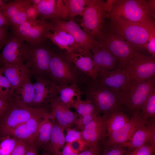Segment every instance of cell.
Segmentation results:
<instances>
[{
    "label": "cell",
    "instance_id": "obj_1",
    "mask_svg": "<svg viewBox=\"0 0 155 155\" xmlns=\"http://www.w3.org/2000/svg\"><path fill=\"white\" fill-rule=\"evenodd\" d=\"M108 18L120 19L155 29V22L148 9L147 0H115Z\"/></svg>",
    "mask_w": 155,
    "mask_h": 155
},
{
    "label": "cell",
    "instance_id": "obj_2",
    "mask_svg": "<svg viewBox=\"0 0 155 155\" xmlns=\"http://www.w3.org/2000/svg\"><path fill=\"white\" fill-rule=\"evenodd\" d=\"M97 41L98 46L107 50L115 57L118 67L125 70L130 61L140 53L123 38L105 26Z\"/></svg>",
    "mask_w": 155,
    "mask_h": 155
},
{
    "label": "cell",
    "instance_id": "obj_3",
    "mask_svg": "<svg viewBox=\"0 0 155 155\" xmlns=\"http://www.w3.org/2000/svg\"><path fill=\"white\" fill-rule=\"evenodd\" d=\"M108 28L119 35L140 52L147 44L155 29L116 18H109Z\"/></svg>",
    "mask_w": 155,
    "mask_h": 155
},
{
    "label": "cell",
    "instance_id": "obj_4",
    "mask_svg": "<svg viewBox=\"0 0 155 155\" xmlns=\"http://www.w3.org/2000/svg\"><path fill=\"white\" fill-rule=\"evenodd\" d=\"M155 90V77L140 82L131 79L125 89L119 93V101L133 114L139 113L142 107Z\"/></svg>",
    "mask_w": 155,
    "mask_h": 155
},
{
    "label": "cell",
    "instance_id": "obj_5",
    "mask_svg": "<svg viewBox=\"0 0 155 155\" xmlns=\"http://www.w3.org/2000/svg\"><path fill=\"white\" fill-rule=\"evenodd\" d=\"M48 109L47 106L36 108L28 107L12 98L0 115V139L17 126Z\"/></svg>",
    "mask_w": 155,
    "mask_h": 155
},
{
    "label": "cell",
    "instance_id": "obj_6",
    "mask_svg": "<svg viewBox=\"0 0 155 155\" xmlns=\"http://www.w3.org/2000/svg\"><path fill=\"white\" fill-rule=\"evenodd\" d=\"M86 93V99L91 100L98 114L109 116L112 113L121 111L123 106L118 98L119 93L95 81Z\"/></svg>",
    "mask_w": 155,
    "mask_h": 155
},
{
    "label": "cell",
    "instance_id": "obj_7",
    "mask_svg": "<svg viewBox=\"0 0 155 155\" xmlns=\"http://www.w3.org/2000/svg\"><path fill=\"white\" fill-rule=\"evenodd\" d=\"M80 20L84 31L92 39L97 41L104 26V21L108 18L105 1L89 0Z\"/></svg>",
    "mask_w": 155,
    "mask_h": 155
},
{
    "label": "cell",
    "instance_id": "obj_8",
    "mask_svg": "<svg viewBox=\"0 0 155 155\" xmlns=\"http://www.w3.org/2000/svg\"><path fill=\"white\" fill-rule=\"evenodd\" d=\"M51 52L48 75L51 81L59 86L77 84L81 78V72L64 57Z\"/></svg>",
    "mask_w": 155,
    "mask_h": 155
},
{
    "label": "cell",
    "instance_id": "obj_9",
    "mask_svg": "<svg viewBox=\"0 0 155 155\" xmlns=\"http://www.w3.org/2000/svg\"><path fill=\"white\" fill-rule=\"evenodd\" d=\"M51 28L49 21L27 19L22 24L11 28L13 34L29 45H35L48 39L47 35Z\"/></svg>",
    "mask_w": 155,
    "mask_h": 155
},
{
    "label": "cell",
    "instance_id": "obj_10",
    "mask_svg": "<svg viewBox=\"0 0 155 155\" xmlns=\"http://www.w3.org/2000/svg\"><path fill=\"white\" fill-rule=\"evenodd\" d=\"M29 45V50L25 64L32 74L44 77L48 75L51 52L42 44Z\"/></svg>",
    "mask_w": 155,
    "mask_h": 155
},
{
    "label": "cell",
    "instance_id": "obj_11",
    "mask_svg": "<svg viewBox=\"0 0 155 155\" xmlns=\"http://www.w3.org/2000/svg\"><path fill=\"white\" fill-rule=\"evenodd\" d=\"M29 50L27 43L12 33L0 53L1 65L5 63L24 64Z\"/></svg>",
    "mask_w": 155,
    "mask_h": 155
},
{
    "label": "cell",
    "instance_id": "obj_12",
    "mask_svg": "<svg viewBox=\"0 0 155 155\" xmlns=\"http://www.w3.org/2000/svg\"><path fill=\"white\" fill-rule=\"evenodd\" d=\"M131 79L142 82L155 76V59L141 53L132 59L125 69Z\"/></svg>",
    "mask_w": 155,
    "mask_h": 155
},
{
    "label": "cell",
    "instance_id": "obj_13",
    "mask_svg": "<svg viewBox=\"0 0 155 155\" xmlns=\"http://www.w3.org/2000/svg\"><path fill=\"white\" fill-rule=\"evenodd\" d=\"M147 122L142 118L139 113L134 114L128 122L109 134L107 139L103 142L105 148L121 144L129 140L135 131L141 126L146 124Z\"/></svg>",
    "mask_w": 155,
    "mask_h": 155
},
{
    "label": "cell",
    "instance_id": "obj_14",
    "mask_svg": "<svg viewBox=\"0 0 155 155\" xmlns=\"http://www.w3.org/2000/svg\"><path fill=\"white\" fill-rule=\"evenodd\" d=\"M34 93L32 107L46 106L58 96V85L41 76H36Z\"/></svg>",
    "mask_w": 155,
    "mask_h": 155
},
{
    "label": "cell",
    "instance_id": "obj_15",
    "mask_svg": "<svg viewBox=\"0 0 155 155\" xmlns=\"http://www.w3.org/2000/svg\"><path fill=\"white\" fill-rule=\"evenodd\" d=\"M107 117L97 115L81 131L82 139L88 148L92 144L103 142L108 137L105 122Z\"/></svg>",
    "mask_w": 155,
    "mask_h": 155
},
{
    "label": "cell",
    "instance_id": "obj_16",
    "mask_svg": "<svg viewBox=\"0 0 155 155\" xmlns=\"http://www.w3.org/2000/svg\"><path fill=\"white\" fill-rule=\"evenodd\" d=\"M49 22L51 25V30L47 35L49 39L62 50L68 52L81 53L83 51L81 47L77 43L72 35L52 20Z\"/></svg>",
    "mask_w": 155,
    "mask_h": 155
},
{
    "label": "cell",
    "instance_id": "obj_17",
    "mask_svg": "<svg viewBox=\"0 0 155 155\" xmlns=\"http://www.w3.org/2000/svg\"><path fill=\"white\" fill-rule=\"evenodd\" d=\"M131 78L125 70L121 68L110 70H102L96 81L104 86L117 92L123 91Z\"/></svg>",
    "mask_w": 155,
    "mask_h": 155
},
{
    "label": "cell",
    "instance_id": "obj_18",
    "mask_svg": "<svg viewBox=\"0 0 155 155\" xmlns=\"http://www.w3.org/2000/svg\"><path fill=\"white\" fill-rule=\"evenodd\" d=\"M63 56L81 73L89 77L93 81L96 80L99 72L94 63L91 51H83L81 53L65 51Z\"/></svg>",
    "mask_w": 155,
    "mask_h": 155
},
{
    "label": "cell",
    "instance_id": "obj_19",
    "mask_svg": "<svg viewBox=\"0 0 155 155\" xmlns=\"http://www.w3.org/2000/svg\"><path fill=\"white\" fill-rule=\"evenodd\" d=\"M51 20L68 32L83 51H91L98 46V42L90 38L73 20L69 21L59 19Z\"/></svg>",
    "mask_w": 155,
    "mask_h": 155
},
{
    "label": "cell",
    "instance_id": "obj_20",
    "mask_svg": "<svg viewBox=\"0 0 155 155\" xmlns=\"http://www.w3.org/2000/svg\"><path fill=\"white\" fill-rule=\"evenodd\" d=\"M51 111L48 109L33 116L9 131L4 137L9 136L27 142H31L42 119Z\"/></svg>",
    "mask_w": 155,
    "mask_h": 155
},
{
    "label": "cell",
    "instance_id": "obj_21",
    "mask_svg": "<svg viewBox=\"0 0 155 155\" xmlns=\"http://www.w3.org/2000/svg\"><path fill=\"white\" fill-rule=\"evenodd\" d=\"M31 4V0H15L1 7L3 13L9 21L11 28L22 24L27 20L26 10Z\"/></svg>",
    "mask_w": 155,
    "mask_h": 155
},
{
    "label": "cell",
    "instance_id": "obj_22",
    "mask_svg": "<svg viewBox=\"0 0 155 155\" xmlns=\"http://www.w3.org/2000/svg\"><path fill=\"white\" fill-rule=\"evenodd\" d=\"M39 20L67 19V12L63 0H41L38 6Z\"/></svg>",
    "mask_w": 155,
    "mask_h": 155
},
{
    "label": "cell",
    "instance_id": "obj_23",
    "mask_svg": "<svg viewBox=\"0 0 155 155\" xmlns=\"http://www.w3.org/2000/svg\"><path fill=\"white\" fill-rule=\"evenodd\" d=\"M55 119L52 111L42 118L32 141L38 149H46L49 145Z\"/></svg>",
    "mask_w": 155,
    "mask_h": 155
},
{
    "label": "cell",
    "instance_id": "obj_24",
    "mask_svg": "<svg viewBox=\"0 0 155 155\" xmlns=\"http://www.w3.org/2000/svg\"><path fill=\"white\" fill-rule=\"evenodd\" d=\"M49 104L55 119L64 130L75 124L78 119L77 115L71 111L58 96L52 100Z\"/></svg>",
    "mask_w": 155,
    "mask_h": 155
},
{
    "label": "cell",
    "instance_id": "obj_25",
    "mask_svg": "<svg viewBox=\"0 0 155 155\" xmlns=\"http://www.w3.org/2000/svg\"><path fill=\"white\" fill-rule=\"evenodd\" d=\"M2 66L5 75L14 89L30 78L32 73L25 64L5 63Z\"/></svg>",
    "mask_w": 155,
    "mask_h": 155
},
{
    "label": "cell",
    "instance_id": "obj_26",
    "mask_svg": "<svg viewBox=\"0 0 155 155\" xmlns=\"http://www.w3.org/2000/svg\"><path fill=\"white\" fill-rule=\"evenodd\" d=\"M91 51L94 63L99 72L118 68L116 59L107 50L97 46Z\"/></svg>",
    "mask_w": 155,
    "mask_h": 155
},
{
    "label": "cell",
    "instance_id": "obj_27",
    "mask_svg": "<svg viewBox=\"0 0 155 155\" xmlns=\"http://www.w3.org/2000/svg\"><path fill=\"white\" fill-rule=\"evenodd\" d=\"M34 93V84L29 78L14 89L12 98L23 105L32 107Z\"/></svg>",
    "mask_w": 155,
    "mask_h": 155
},
{
    "label": "cell",
    "instance_id": "obj_28",
    "mask_svg": "<svg viewBox=\"0 0 155 155\" xmlns=\"http://www.w3.org/2000/svg\"><path fill=\"white\" fill-rule=\"evenodd\" d=\"M64 130L55 119L50 142L45 149L51 155H61L60 149L63 148L65 142Z\"/></svg>",
    "mask_w": 155,
    "mask_h": 155
},
{
    "label": "cell",
    "instance_id": "obj_29",
    "mask_svg": "<svg viewBox=\"0 0 155 155\" xmlns=\"http://www.w3.org/2000/svg\"><path fill=\"white\" fill-rule=\"evenodd\" d=\"M58 90L59 98L69 108H73L77 100L81 98L82 93L76 84L58 85Z\"/></svg>",
    "mask_w": 155,
    "mask_h": 155
},
{
    "label": "cell",
    "instance_id": "obj_30",
    "mask_svg": "<svg viewBox=\"0 0 155 155\" xmlns=\"http://www.w3.org/2000/svg\"><path fill=\"white\" fill-rule=\"evenodd\" d=\"M146 124L139 127L129 140L121 144L127 148L134 149L148 142L149 130Z\"/></svg>",
    "mask_w": 155,
    "mask_h": 155
},
{
    "label": "cell",
    "instance_id": "obj_31",
    "mask_svg": "<svg viewBox=\"0 0 155 155\" xmlns=\"http://www.w3.org/2000/svg\"><path fill=\"white\" fill-rule=\"evenodd\" d=\"M129 120L128 116L121 111L111 114L107 117L105 122L108 135L128 122Z\"/></svg>",
    "mask_w": 155,
    "mask_h": 155
},
{
    "label": "cell",
    "instance_id": "obj_32",
    "mask_svg": "<svg viewBox=\"0 0 155 155\" xmlns=\"http://www.w3.org/2000/svg\"><path fill=\"white\" fill-rule=\"evenodd\" d=\"M89 0H63L67 12V18L72 20L76 16L82 17Z\"/></svg>",
    "mask_w": 155,
    "mask_h": 155
},
{
    "label": "cell",
    "instance_id": "obj_33",
    "mask_svg": "<svg viewBox=\"0 0 155 155\" xmlns=\"http://www.w3.org/2000/svg\"><path fill=\"white\" fill-rule=\"evenodd\" d=\"M139 114L145 121L155 116V90L151 94L142 107Z\"/></svg>",
    "mask_w": 155,
    "mask_h": 155
},
{
    "label": "cell",
    "instance_id": "obj_34",
    "mask_svg": "<svg viewBox=\"0 0 155 155\" xmlns=\"http://www.w3.org/2000/svg\"><path fill=\"white\" fill-rule=\"evenodd\" d=\"M73 108L81 116L97 113L94 104L91 100L88 99L84 100H82L81 98L78 99L74 104Z\"/></svg>",
    "mask_w": 155,
    "mask_h": 155
},
{
    "label": "cell",
    "instance_id": "obj_35",
    "mask_svg": "<svg viewBox=\"0 0 155 155\" xmlns=\"http://www.w3.org/2000/svg\"><path fill=\"white\" fill-rule=\"evenodd\" d=\"M19 140L7 136L0 139V155H10Z\"/></svg>",
    "mask_w": 155,
    "mask_h": 155
},
{
    "label": "cell",
    "instance_id": "obj_36",
    "mask_svg": "<svg viewBox=\"0 0 155 155\" xmlns=\"http://www.w3.org/2000/svg\"><path fill=\"white\" fill-rule=\"evenodd\" d=\"M14 89L5 75L2 67L0 66V96L11 98Z\"/></svg>",
    "mask_w": 155,
    "mask_h": 155
},
{
    "label": "cell",
    "instance_id": "obj_37",
    "mask_svg": "<svg viewBox=\"0 0 155 155\" xmlns=\"http://www.w3.org/2000/svg\"><path fill=\"white\" fill-rule=\"evenodd\" d=\"M65 129L67 134L65 136V142L69 143L76 141H83L82 132L68 127Z\"/></svg>",
    "mask_w": 155,
    "mask_h": 155
},
{
    "label": "cell",
    "instance_id": "obj_38",
    "mask_svg": "<svg viewBox=\"0 0 155 155\" xmlns=\"http://www.w3.org/2000/svg\"><path fill=\"white\" fill-rule=\"evenodd\" d=\"M155 148L149 144H145L136 148L129 155H152L154 153Z\"/></svg>",
    "mask_w": 155,
    "mask_h": 155
},
{
    "label": "cell",
    "instance_id": "obj_39",
    "mask_svg": "<svg viewBox=\"0 0 155 155\" xmlns=\"http://www.w3.org/2000/svg\"><path fill=\"white\" fill-rule=\"evenodd\" d=\"M99 114L97 113L93 114H87L81 116L78 119L75 124L78 130L82 131L85 126L97 115Z\"/></svg>",
    "mask_w": 155,
    "mask_h": 155
},
{
    "label": "cell",
    "instance_id": "obj_40",
    "mask_svg": "<svg viewBox=\"0 0 155 155\" xmlns=\"http://www.w3.org/2000/svg\"><path fill=\"white\" fill-rule=\"evenodd\" d=\"M127 149L121 144L115 145L106 148L103 155H125Z\"/></svg>",
    "mask_w": 155,
    "mask_h": 155
},
{
    "label": "cell",
    "instance_id": "obj_41",
    "mask_svg": "<svg viewBox=\"0 0 155 155\" xmlns=\"http://www.w3.org/2000/svg\"><path fill=\"white\" fill-rule=\"evenodd\" d=\"M100 150L99 143H93L89 148L79 153L78 155H99Z\"/></svg>",
    "mask_w": 155,
    "mask_h": 155
},
{
    "label": "cell",
    "instance_id": "obj_42",
    "mask_svg": "<svg viewBox=\"0 0 155 155\" xmlns=\"http://www.w3.org/2000/svg\"><path fill=\"white\" fill-rule=\"evenodd\" d=\"M28 144V142L19 140L10 155H24Z\"/></svg>",
    "mask_w": 155,
    "mask_h": 155
},
{
    "label": "cell",
    "instance_id": "obj_43",
    "mask_svg": "<svg viewBox=\"0 0 155 155\" xmlns=\"http://www.w3.org/2000/svg\"><path fill=\"white\" fill-rule=\"evenodd\" d=\"M27 19L30 20H35L38 18V6L32 4L30 5L26 10Z\"/></svg>",
    "mask_w": 155,
    "mask_h": 155
},
{
    "label": "cell",
    "instance_id": "obj_44",
    "mask_svg": "<svg viewBox=\"0 0 155 155\" xmlns=\"http://www.w3.org/2000/svg\"><path fill=\"white\" fill-rule=\"evenodd\" d=\"M8 29L0 27V49L4 46L11 36Z\"/></svg>",
    "mask_w": 155,
    "mask_h": 155
},
{
    "label": "cell",
    "instance_id": "obj_45",
    "mask_svg": "<svg viewBox=\"0 0 155 155\" xmlns=\"http://www.w3.org/2000/svg\"><path fill=\"white\" fill-rule=\"evenodd\" d=\"M146 124L149 130V136L148 142L155 148V125L154 121L147 122Z\"/></svg>",
    "mask_w": 155,
    "mask_h": 155
},
{
    "label": "cell",
    "instance_id": "obj_46",
    "mask_svg": "<svg viewBox=\"0 0 155 155\" xmlns=\"http://www.w3.org/2000/svg\"><path fill=\"white\" fill-rule=\"evenodd\" d=\"M146 50L153 57H155V33H154L148 42L146 47Z\"/></svg>",
    "mask_w": 155,
    "mask_h": 155
},
{
    "label": "cell",
    "instance_id": "obj_47",
    "mask_svg": "<svg viewBox=\"0 0 155 155\" xmlns=\"http://www.w3.org/2000/svg\"><path fill=\"white\" fill-rule=\"evenodd\" d=\"M38 149L32 142H28L27 149L24 155H38Z\"/></svg>",
    "mask_w": 155,
    "mask_h": 155
},
{
    "label": "cell",
    "instance_id": "obj_48",
    "mask_svg": "<svg viewBox=\"0 0 155 155\" xmlns=\"http://www.w3.org/2000/svg\"><path fill=\"white\" fill-rule=\"evenodd\" d=\"M0 27L6 28L10 27L9 21L3 13L1 8L0 9Z\"/></svg>",
    "mask_w": 155,
    "mask_h": 155
},
{
    "label": "cell",
    "instance_id": "obj_49",
    "mask_svg": "<svg viewBox=\"0 0 155 155\" xmlns=\"http://www.w3.org/2000/svg\"><path fill=\"white\" fill-rule=\"evenodd\" d=\"M11 98L0 96V115L6 108Z\"/></svg>",
    "mask_w": 155,
    "mask_h": 155
},
{
    "label": "cell",
    "instance_id": "obj_50",
    "mask_svg": "<svg viewBox=\"0 0 155 155\" xmlns=\"http://www.w3.org/2000/svg\"><path fill=\"white\" fill-rule=\"evenodd\" d=\"M148 11L152 18L155 19V0H147Z\"/></svg>",
    "mask_w": 155,
    "mask_h": 155
},
{
    "label": "cell",
    "instance_id": "obj_51",
    "mask_svg": "<svg viewBox=\"0 0 155 155\" xmlns=\"http://www.w3.org/2000/svg\"><path fill=\"white\" fill-rule=\"evenodd\" d=\"M72 151L69 143H66L63 148L61 155H70Z\"/></svg>",
    "mask_w": 155,
    "mask_h": 155
},
{
    "label": "cell",
    "instance_id": "obj_52",
    "mask_svg": "<svg viewBox=\"0 0 155 155\" xmlns=\"http://www.w3.org/2000/svg\"><path fill=\"white\" fill-rule=\"evenodd\" d=\"M115 0H107L105 1V8L107 13L111 11Z\"/></svg>",
    "mask_w": 155,
    "mask_h": 155
},
{
    "label": "cell",
    "instance_id": "obj_53",
    "mask_svg": "<svg viewBox=\"0 0 155 155\" xmlns=\"http://www.w3.org/2000/svg\"><path fill=\"white\" fill-rule=\"evenodd\" d=\"M32 0V4L36 5L38 6L40 3L41 1V0Z\"/></svg>",
    "mask_w": 155,
    "mask_h": 155
},
{
    "label": "cell",
    "instance_id": "obj_54",
    "mask_svg": "<svg viewBox=\"0 0 155 155\" xmlns=\"http://www.w3.org/2000/svg\"><path fill=\"white\" fill-rule=\"evenodd\" d=\"M4 0H0V9H1V7L7 3Z\"/></svg>",
    "mask_w": 155,
    "mask_h": 155
},
{
    "label": "cell",
    "instance_id": "obj_55",
    "mask_svg": "<svg viewBox=\"0 0 155 155\" xmlns=\"http://www.w3.org/2000/svg\"><path fill=\"white\" fill-rule=\"evenodd\" d=\"M79 152L77 151H72L70 155H78Z\"/></svg>",
    "mask_w": 155,
    "mask_h": 155
},
{
    "label": "cell",
    "instance_id": "obj_56",
    "mask_svg": "<svg viewBox=\"0 0 155 155\" xmlns=\"http://www.w3.org/2000/svg\"><path fill=\"white\" fill-rule=\"evenodd\" d=\"M41 155H51L49 152H44L42 153Z\"/></svg>",
    "mask_w": 155,
    "mask_h": 155
},
{
    "label": "cell",
    "instance_id": "obj_57",
    "mask_svg": "<svg viewBox=\"0 0 155 155\" xmlns=\"http://www.w3.org/2000/svg\"><path fill=\"white\" fill-rule=\"evenodd\" d=\"M0 66H2L1 63V60H0Z\"/></svg>",
    "mask_w": 155,
    "mask_h": 155
},
{
    "label": "cell",
    "instance_id": "obj_58",
    "mask_svg": "<svg viewBox=\"0 0 155 155\" xmlns=\"http://www.w3.org/2000/svg\"><path fill=\"white\" fill-rule=\"evenodd\" d=\"M125 155H126V154H125ZM127 155H129V154H128Z\"/></svg>",
    "mask_w": 155,
    "mask_h": 155
}]
</instances>
